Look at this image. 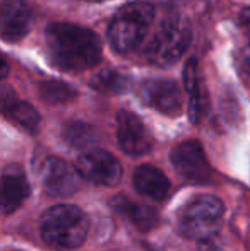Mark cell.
I'll return each mask as SVG.
<instances>
[{"instance_id": "1", "label": "cell", "mask_w": 250, "mask_h": 251, "mask_svg": "<svg viewBox=\"0 0 250 251\" xmlns=\"http://www.w3.org/2000/svg\"><path fill=\"white\" fill-rule=\"evenodd\" d=\"M52 63L65 72H84L101 60L100 38L91 29L70 23H57L47 29Z\"/></svg>"}, {"instance_id": "2", "label": "cell", "mask_w": 250, "mask_h": 251, "mask_svg": "<svg viewBox=\"0 0 250 251\" xmlns=\"http://www.w3.org/2000/svg\"><path fill=\"white\" fill-rule=\"evenodd\" d=\"M87 231L89 222L86 214L74 205H57L41 217V236L55 248H79L86 241Z\"/></svg>"}, {"instance_id": "3", "label": "cell", "mask_w": 250, "mask_h": 251, "mask_svg": "<svg viewBox=\"0 0 250 251\" xmlns=\"http://www.w3.org/2000/svg\"><path fill=\"white\" fill-rule=\"evenodd\" d=\"M154 19L149 2H130L122 7L108 27V41L117 53H132L144 41Z\"/></svg>"}, {"instance_id": "4", "label": "cell", "mask_w": 250, "mask_h": 251, "mask_svg": "<svg viewBox=\"0 0 250 251\" xmlns=\"http://www.w3.org/2000/svg\"><path fill=\"white\" fill-rule=\"evenodd\" d=\"M190 40L192 31L187 19L178 12H170L160 21L144 53L147 60L156 65H171L180 60L189 48Z\"/></svg>"}, {"instance_id": "5", "label": "cell", "mask_w": 250, "mask_h": 251, "mask_svg": "<svg viewBox=\"0 0 250 251\" xmlns=\"http://www.w3.org/2000/svg\"><path fill=\"white\" fill-rule=\"evenodd\" d=\"M223 201L218 197H197L185 207L180 217V231L184 236L197 241H206L220 231L223 221Z\"/></svg>"}, {"instance_id": "6", "label": "cell", "mask_w": 250, "mask_h": 251, "mask_svg": "<svg viewBox=\"0 0 250 251\" xmlns=\"http://www.w3.org/2000/svg\"><path fill=\"white\" fill-rule=\"evenodd\" d=\"M77 168L81 176L103 186H115L122 178V166L117 157L101 149L87 151L81 155Z\"/></svg>"}, {"instance_id": "7", "label": "cell", "mask_w": 250, "mask_h": 251, "mask_svg": "<svg viewBox=\"0 0 250 251\" xmlns=\"http://www.w3.org/2000/svg\"><path fill=\"white\" fill-rule=\"evenodd\" d=\"M41 183L48 195L69 197L77 192L81 173L58 157H48L41 164Z\"/></svg>"}, {"instance_id": "8", "label": "cell", "mask_w": 250, "mask_h": 251, "mask_svg": "<svg viewBox=\"0 0 250 251\" xmlns=\"http://www.w3.org/2000/svg\"><path fill=\"white\" fill-rule=\"evenodd\" d=\"M117 140L129 155H144L153 147L149 130L134 113L120 109L117 115Z\"/></svg>"}, {"instance_id": "9", "label": "cell", "mask_w": 250, "mask_h": 251, "mask_svg": "<svg viewBox=\"0 0 250 251\" xmlns=\"http://www.w3.org/2000/svg\"><path fill=\"white\" fill-rule=\"evenodd\" d=\"M171 162L178 175L189 181L204 183L211 178V166L200 144L195 140H187L175 147L171 152Z\"/></svg>"}, {"instance_id": "10", "label": "cell", "mask_w": 250, "mask_h": 251, "mask_svg": "<svg viewBox=\"0 0 250 251\" xmlns=\"http://www.w3.org/2000/svg\"><path fill=\"white\" fill-rule=\"evenodd\" d=\"M140 100L147 106L158 109L163 115H178L182 108V93L173 80L151 79L140 84Z\"/></svg>"}, {"instance_id": "11", "label": "cell", "mask_w": 250, "mask_h": 251, "mask_svg": "<svg viewBox=\"0 0 250 251\" xmlns=\"http://www.w3.org/2000/svg\"><path fill=\"white\" fill-rule=\"evenodd\" d=\"M33 10L24 0H5L0 5V38L9 43L21 41L28 34Z\"/></svg>"}, {"instance_id": "12", "label": "cell", "mask_w": 250, "mask_h": 251, "mask_svg": "<svg viewBox=\"0 0 250 251\" xmlns=\"http://www.w3.org/2000/svg\"><path fill=\"white\" fill-rule=\"evenodd\" d=\"M29 197V185L23 169L12 164L0 176V212L12 214Z\"/></svg>"}, {"instance_id": "13", "label": "cell", "mask_w": 250, "mask_h": 251, "mask_svg": "<svg viewBox=\"0 0 250 251\" xmlns=\"http://www.w3.org/2000/svg\"><path fill=\"white\" fill-rule=\"evenodd\" d=\"M0 113H3L7 118L31 133L36 132L40 125V115L36 109L29 102L21 101L9 87L0 89Z\"/></svg>"}, {"instance_id": "14", "label": "cell", "mask_w": 250, "mask_h": 251, "mask_svg": "<svg viewBox=\"0 0 250 251\" xmlns=\"http://www.w3.org/2000/svg\"><path fill=\"white\" fill-rule=\"evenodd\" d=\"M134 185L140 195L153 200L167 199L170 192V181L158 168L142 164L134 171Z\"/></svg>"}, {"instance_id": "15", "label": "cell", "mask_w": 250, "mask_h": 251, "mask_svg": "<svg viewBox=\"0 0 250 251\" xmlns=\"http://www.w3.org/2000/svg\"><path fill=\"white\" fill-rule=\"evenodd\" d=\"M115 210L124 215L130 224H134L140 231H151L158 224V212L154 207L142 201H132L125 197H117L113 201Z\"/></svg>"}, {"instance_id": "16", "label": "cell", "mask_w": 250, "mask_h": 251, "mask_svg": "<svg viewBox=\"0 0 250 251\" xmlns=\"http://www.w3.org/2000/svg\"><path fill=\"white\" fill-rule=\"evenodd\" d=\"M184 84L185 89L189 93V115L190 120L194 123H197L202 115L206 113V106H207V100L206 94L202 91V86H200V77H199V69H197V62L195 60H189L187 65H185L184 70Z\"/></svg>"}, {"instance_id": "17", "label": "cell", "mask_w": 250, "mask_h": 251, "mask_svg": "<svg viewBox=\"0 0 250 251\" xmlns=\"http://www.w3.org/2000/svg\"><path fill=\"white\" fill-rule=\"evenodd\" d=\"M63 139L76 149H86L94 144L96 133H94L93 126H89L87 123L72 122L63 128Z\"/></svg>"}, {"instance_id": "18", "label": "cell", "mask_w": 250, "mask_h": 251, "mask_svg": "<svg viewBox=\"0 0 250 251\" xmlns=\"http://www.w3.org/2000/svg\"><path fill=\"white\" fill-rule=\"evenodd\" d=\"M40 96L47 102H67L77 96V91L72 86L62 82V80H45L38 84Z\"/></svg>"}, {"instance_id": "19", "label": "cell", "mask_w": 250, "mask_h": 251, "mask_svg": "<svg viewBox=\"0 0 250 251\" xmlns=\"http://www.w3.org/2000/svg\"><path fill=\"white\" fill-rule=\"evenodd\" d=\"M122 82H124V79H122V77L115 75L113 72H107V74H103L101 77H98L96 86L103 87V89H110V91H120V89H124Z\"/></svg>"}, {"instance_id": "20", "label": "cell", "mask_w": 250, "mask_h": 251, "mask_svg": "<svg viewBox=\"0 0 250 251\" xmlns=\"http://www.w3.org/2000/svg\"><path fill=\"white\" fill-rule=\"evenodd\" d=\"M240 23H242V27H244L245 34H247V38H249V41H250V7L242 12Z\"/></svg>"}, {"instance_id": "21", "label": "cell", "mask_w": 250, "mask_h": 251, "mask_svg": "<svg viewBox=\"0 0 250 251\" xmlns=\"http://www.w3.org/2000/svg\"><path fill=\"white\" fill-rule=\"evenodd\" d=\"M7 75H9V65H7L5 58L0 55V82H2Z\"/></svg>"}, {"instance_id": "22", "label": "cell", "mask_w": 250, "mask_h": 251, "mask_svg": "<svg viewBox=\"0 0 250 251\" xmlns=\"http://www.w3.org/2000/svg\"><path fill=\"white\" fill-rule=\"evenodd\" d=\"M202 251H216V250H214V248H204Z\"/></svg>"}, {"instance_id": "23", "label": "cell", "mask_w": 250, "mask_h": 251, "mask_svg": "<svg viewBox=\"0 0 250 251\" xmlns=\"http://www.w3.org/2000/svg\"><path fill=\"white\" fill-rule=\"evenodd\" d=\"M91 2H103V0H91Z\"/></svg>"}]
</instances>
